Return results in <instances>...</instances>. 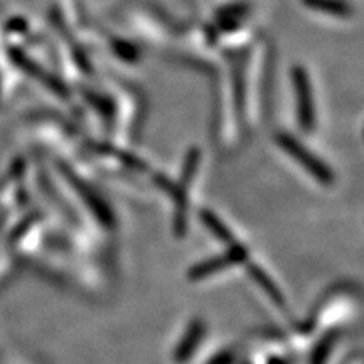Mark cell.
I'll return each instance as SVG.
<instances>
[{
  "instance_id": "cell-1",
  "label": "cell",
  "mask_w": 364,
  "mask_h": 364,
  "mask_svg": "<svg viewBox=\"0 0 364 364\" xmlns=\"http://www.w3.org/2000/svg\"><path fill=\"white\" fill-rule=\"evenodd\" d=\"M277 142H279L280 147L284 149L290 157H294L295 161H297L300 166L304 167V169L312 172V176L316 177L317 181L324 182V184L332 181V172L329 167L318 161V159L314 156L312 152H309L306 145H304L302 142H299L297 139H294L292 135L279 134V136H277Z\"/></svg>"
},
{
  "instance_id": "cell-3",
  "label": "cell",
  "mask_w": 364,
  "mask_h": 364,
  "mask_svg": "<svg viewBox=\"0 0 364 364\" xmlns=\"http://www.w3.org/2000/svg\"><path fill=\"white\" fill-rule=\"evenodd\" d=\"M307 7L314 9V11H324L327 14L338 17H349L351 16V7L343 0H304Z\"/></svg>"
},
{
  "instance_id": "cell-2",
  "label": "cell",
  "mask_w": 364,
  "mask_h": 364,
  "mask_svg": "<svg viewBox=\"0 0 364 364\" xmlns=\"http://www.w3.org/2000/svg\"><path fill=\"white\" fill-rule=\"evenodd\" d=\"M295 95H297L299 105V120L304 130H312L316 127V110H314V98H312V86L309 81L307 73L302 68L297 66L292 75Z\"/></svg>"
}]
</instances>
